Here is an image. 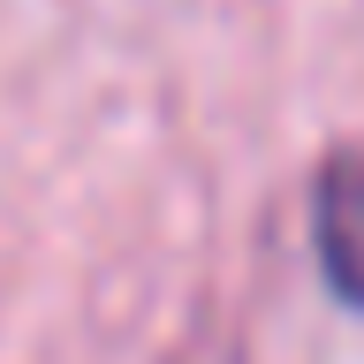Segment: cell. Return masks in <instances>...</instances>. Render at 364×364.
Segmentation results:
<instances>
[{"instance_id":"6da1fadb","label":"cell","mask_w":364,"mask_h":364,"mask_svg":"<svg viewBox=\"0 0 364 364\" xmlns=\"http://www.w3.org/2000/svg\"><path fill=\"white\" fill-rule=\"evenodd\" d=\"M311 228H318L326 281L364 304V144H349L341 159H326L318 198H311Z\"/></svg>"}]
</instances>
